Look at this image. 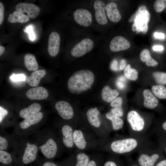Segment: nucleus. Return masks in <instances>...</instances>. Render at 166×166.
I'll return each mask as SVG.
<instances>
[{
    "label": "nucleus",
    "mask_w": 166,
    "mask_h": 166,
    "mask_svg": "<svg viewBox=\"0 0 166 166\" xmlns=\"http://www.w3.org/2000/svg\"><path fill=\"white\" fill-rule=\"evenodd\" d=\"M94 81V76L90 70L83 69L74 73L67 84L69 92L74 94L83 93L90 89Z\"/></svg>",
    "instance_id": "f257e3e1"
},
{
    "label": "nucleus",
    "mask_w": 166,
    "mask_h": 166,
    "mask_svg": "<svg viewBox=\"0 0 166 166\" xmlns=\"http://www.w3.org/2000/svg\"><path fill=\"white\" fill-rule=\"evenodd\" d=\"M136 16L132 27V30L137 33L146 34L148 30V23L150 19V14L145 6L139 7L136 11Z\"/></svg>",
    "instance_id": "f03ea898"
},
{
    "label": "nucleus",
    "mask_w": 166,
    "mask_h": 166,
    "mask_svg": "<svg viewBox=\"0 0 166 166\" xmlns=\"http://www.w3.org/2000/svg\"><path fill=\"white\" fill-rule=\"evenodd\" d=\"M138 145V141L136 139L128 138L113 141L110 144V148L113 152L122 154L132 152Z\"/></svg>",
    "instance_id": "7ed1b4c3"
},
{
    "label": "nucleus",
    "mask_w": 166,
    "mask_h": 166,
    "mask_svg": "<svg viewBox=\"0 0 166 166\" xmlns=\"http://www.w3.org/2000/svg\"><path fill=\"white\" fill-rule=\"evenodd\" d=\"M93 46V42L91 39L84 38L73 46L71 50V54L74 57H81L90 51Z\"/></svg>",
    "instance_id": "20e7f679"
},
{
    "label": "nucleus",
    "mask_w": 166,
    "mask_h": 166,
    "mask_svg": "<svg viewBox=\"0 0 166 166\" xmlns=\"http://www.w3.org/2000/svg\"><path fill=\"white\" fill-rule=\"evenodd\" d=\"M127 120L132 129L135 132H140L145 128L144 118L135 110H132L128 113Z\"/></svg>",
    "instance_id": "39448f33"
},
{
    "label": "nucleus",
    "mask_w": 166,
    "mask_h": 166,
    "mask_svg": "<svg viewBox=\"0 0 166 166\" xmlns=\"http://www.w3.org/2000/svg\"><path fill=\"white\" fill-rule=\"evenodd\" d=\"M75 21L79 25L84 27H88L92 22V16L90 12L84 8L76 9L73 13Z\"/></svg>",
    "instance_id": "423d86ee"
},
{
    "label": "nucleus",
    "mask_w": 166,
    "mask_h": 166,
    "mask_svg": "<svg viewBox=\"0 0 166 166\" xmlns=\"http://www.w3.org/2000/svg\"><path fill=\"white\" fill-rule=\"evenodd\" d=\"M16 11L23 14L26 13L28 16L32 18L36 17L40 12V9L36 5L32 3H21L15 6Z\"/></svg>",
    "instance_id": "0eeeda50"
},
{
    "label": "nucleus",
    "mask_w": 166,
    "mask_h": 166,
    "mask_svg": "<svg viewBox=\"0 0 166 166\" xmlns=\"http://www.w3.org/2000/svg\"><path fill=\"white\" fill-rule=\"evenodd\" d=\"M60 36L57 33L53 32L50 34L48 39L47 50L50 56L55 57L58 54L60 49Z\"/></svg>",
    "instance_id": "6e6552de"
},
{
    "label": "nucleus",
    "mask_w": 166,
    "mask_h": 166,
    "mask_svg": "<svg viewBox=\"0 0 166 166\" xmlns=\"http://www.w3.org/2000/svg\"><path fill=\"white\" fill-rule=\"evenodd\" d=\"M55 108L60 116L65 120H70L73 116V108L67 102L61 101L57 102L55 105Z\"/></svg>",
    "instance_id": "1a4fd4ad"
},
{
    "label": "nucleus",
    "mask_w": 166,
    "mask_h": 166,
    "mask_svg": "<svg viewBox=\"0 0 166 166\" xmlns=\"http://www.w3.org/2000/svg\"><path fill=\"white\" fill-rule=\"evenodd\" d=\"M161 148L149 156L145 154L140 155L138 159V162L141 166H154L155 163L162 155Z\"/></svg>",
    "instance_id": "9d476101"
},
{
    "label": "nucleus",
    "mask_w": 166,
    "mask_h": 166,
    "mask_svg": "<svg viewBox=\"0 0 166 166\" xmlns=\"http://www.w3.org/2000/svg\"><path fill=\"white\" fill-rule=\"evenodd\" d=\"M130 47L128 41L125 38L121 36H116L111 41L109 48L113 52H117L126 50Z\"/></svg>",
    "instance_id": "9b49d317"
},
{
    "label": "nucleus",
    "mask_w": 166,
    "mask_h": 166,
    "mask_svg": "<svg viewBox=\"0 0 166 166\" xmlns=\"http://www.w3.org/2000/svg\"><path fill=\"white\" fill-rule=\"evenodd\" d=\"M93 7L97 22L101 25L106 24L108 20L105 12V3L102 1L96 0L94 2Z\"/></svg>",
    "instance_id": "f8f14e48"
},
{
    "label": "nucleus",
    "mask_w": 166,
    "mask_h": 166,
    "mask_svg": "<svg viewBox=\"0 0 166 166\" xmlns=\"http://www.w3.org/2000/svg\"><path fill=\"white\" fill-rule=\"evenodd\" d=\"M39 148L44 156L48 159L54 157L57 150V144L52 138L48 139L45 144L40 146Z\"/></svg>",
    "instance_id": "ddd939ff"
},
{
    "label": "nucleus",
    "mask_w": 166,
    "mask_h": 166,
    "mask_svg": "<svg viewBox=\"0 0 166 166\" xmlns=\"http://www.w3.org/2000/svg\"><path fill=\"white\" fill-rule=\"evenodd\" d=\"M38 151V147L36 144L27 143L22 157V163L27 164L33 162L36 158Z\"/></svg>",
    "instance_id": "4468645a"
},
{
    "label": "nucleus",
    "mask_w": 166,
    "mask_h": 166,
    "mask_svg": "<svg viewBox=\"0 0 166 166\" xmlns=\"http://www.w3.org/2000/svg\"><path fill=\"white\" fill-rule=\"evenodd\" d=\"M27 97L31 100H42L46 99L49 95L47 90L42 87L31 88L26 93Z\"/></svg>",
    "instance_id": "2eb2a0df"
},
{
    "label": "nucleus",
    "mask_w": 166,
    "mask_h": 166,
    "mask_svg": "<svg viewBox=\"0 0 166 166\" xmlns=\"http://www.w3.org/2000/svg\"><path fill=\"white\" fill-rule=\"evenodd\" d=\"M105 10L106 15L110 21L117 23L120 21L121 17L116 3L113 2L108 3L105 6Z\"/></svg>",
    "instance_id": "dca6fc26"
},
{
    "label": "nucleus",
    "mask_w": 166,
    "mask_h": 166,
    "mask_svg": "<svg viewBox=\"0 0 166 166\" xmlns=\"http://www.w3.org/2000/svg\"><path fill=\"white\" fill-rule=\"evenodd\" d=\"M144 98V105L149 109H154L158 105V101L152 92L148 89L144 90L143 92Z\"/></svg>",
    "instance_id": "f3484780"
},
{
    "label": "nucleus",
    "mask_w": 166,
    "mask_h": 166,
    "mask_svg": "<svg viewBox=\"0 0 166 166\" xmlns=\"http://www.w3.org/2000/svg\"><path fill=\"white\" fill-rule=\"evenodd\" d=\"M63 144L66 147H72L74 144L73 132L71 127L68 125H64L62 128Z\"/></svg>",
    "instance_id": "a211bd4d"
},
{
    "label": "nucleus",
    "mask_w": 166,
    "mask_h": 166,
    "mask_svg": "<svg viewBox=\"0 0 166 166\" xmlns=\"http://www.w3.org/2000/svg\"><path fill=\"white\" fill-rule=\"evenodd\" d=\"M46 73V71L44 69L35 71L26 78V81L31 86L37 87L41 79L45 76Z\"/></svg>",
    "instance_id": "6ab92c4d"
},
{
    "label": "nucleus",
    "mask_w": 166,
    "mask_h": 166,
    "mask_svg": "<svg viewBox=\"0 0 166 166\" xmlns=\"http://www.w3.org/2000/svg\"><path fill=\"white\" fill-rule=\"evenodd\" d=\"M41 109V105L38 103H34L28 107L21 110L19 112L20 117L24 119L30 118L39 112Z\"/></svg>",
    "instance_id": "aec40b11"
},
{
    "label": "nucleus",
    "mask_w": 166,
    "mask_h": 166,
    "mask_svg": "<svg viewBox=\"0 0 166 166\" xmlns=\"http://www.w3.org/2000/svg\"><path fill=\"white\" fill-rule=\"evenodd\" d=\"M99 111L96 108L89 109L86 113V116L90 124L96 128L99 127L101 124V121L99 118Z\"/></svg>",
    "instance_id": "412c9836"
},
{
    "label": "nucleus",
    "mask_w": 166,
    "mask_h": 166,
    "mask_svg": "<svg viewBox=\"0 0 166 166\" xmlns=\"http://www.w3.org/2000/svg\"><path fill=\"white\" fill-rule=\"evenodd\" d=\"M43 116L42 112H39L32 117L24 119L20 123V127L22 129L28 128L30 126L38 123L42 119Z\"/></svg>",
    "instance_id": "4be33fe9"
},
{
    "label": "nucleus",
    "mask_w": 166,
    "mask_h": 166,
    "mask_svg": "<svg viewBox=\"0 0 166 166\" xmlns=\"http://www.w3.org/2000/svg\"><path fill=\"white\" fill-rule=\"evenodd\" d=\"M119 94V92L117 90L112 89L109 86L106 85L103 88L101 96L104 101L109 103L116 98Z\"/></svg>",
    "instance_id": "5701e85b"
},
{
    "label": "nucleus",
    "mask_w": 166,
    "mask_h": 166,
    "mask_svg": "<svg viewBox=\"0 0 166 166\" xmlns=\"http://www.w3.org/2000/svg\"><path fill=\"white\" fill-rule=\"evenodd\" d=\"M24 60L25 66L29 70L35 71L38 69V64L34 55L27 54L25 56Z\"/></svg>",
    "instance_id": "b1692460"
},
{
    "label": "nucleus",
    "mask_w": 166,
    "mask_h": 166,
    "mask_svg": "<svg viewBox=\"0 0 166 166\" xmlns=\"http://www.w3.org/2000/svg\"><path fill=\"white\" fill-rule=\"evenodd\" d=\"M74 143L79 149H83L86 147L87 142L82 132L76 130L73 132Z\"/></svg>",
    "instance_id": "393cba45"
},
{
    "label": "nucleus",
    "mask_w": 166,
    "mask_h": 166,
    "mask_svg": "<svg viewBox=\"0 0 166 166\" xmlns=\"http://www.w3.org/2000/svg\"><path fill=\"white\" fill-rule=\"evenodd\" d=\"M105 116L111 121L112 128L114 130H118L122 128L124 122L120 117L113 114L111 112L107 113Z\"/></svg>",
    "instance_id": "a878e982"
},
{
    "label": "nucleus",
    "mask_w": 166,
    "mask_h": 166,
    "mask_svg": "<svg viewBox=\"0 0 166 166\" xmlns=\"http://www.w3.org/2000/svg\"><path fill=\"white\" fill-rule=\"evenodd\" d=\"M29 20L28 16L17 11H14L13 14H10L8 18V21L11 23H24L28 22Z\"/></svg>",
    "instance_id": "bb28decb"
},
{
    "label": "nucleus",
    "mask_w": 166,
    "mask_h": 166,
    "mask_svg": "<svg viewBox=\"0 0 166 166\" xmlns=\"http://www.w3.org/2000/svg\"><path fill=\"white\" fill-rule=\"evenodd\" d=\"M141 60L146 62V65L149 66H155L158 65V63L151 56L149 50L144 49L141 52L140 55Z\"/></svg>",
    "instance_id": "cd10ccee"
},
{
    "label": "nucleus",
    "mask_w": 166,
    "mask_h": 166,
    "mask_svg": "<svg viewBox=\"0 0 166 166\" xmlns=\"http://www.w3.org/2000/svg\"><path fill=\"white\" fill-rule=\"evenodd\" d=\"M152 90L156 97L160 99H166V88L164 85H153L152 88Z\"/></svg>",
    "instance_id": "c85d7f7f"
},
{
    "label": "nucleus",
    "mask_w": 166,
    "mask_h": 166,
    "mask_svg": "<svg viewBox=\"0 0 166 166\" xmlns=\"http://www.w3.org/2000/svg\"><path fill=\"white\" fill-rule=\"evenodd\" d=\"M124 74L126 78L131 81H135L138 77L137 71L135 69L131 68L129 64L125 68Z\"/></svg>",
    "instance_id": "c756f323"
},
{
    "label": "nucleus",
    "mask_w": 166,
    "mask_h": 166,
    "mask_svg": "<svg viewBox=\"0 0 166 166\" xmlns=\"http://www.w3.org/2000/svg\"><path fill=\"white\" fill-rule=\"evenodd\" d=\"M77 162L75 166H87L89 162V157L86 154L80 153L76 156Z\"/></svg>",
    "instance_id": "7c9ffc66"
},
{
    "label": "nucleus",
    "mask_w": 166,
    "mask_h": 166,
    "mask_svg": "<svg viewBox=\"0 0 166 166\" xmlns=\"http://www.w3.org/2000/svg\"><path fill=\"white\" fill-rule=\"evenodd\" d=\"M155 81L158 83L166 85V73L162 72H155L152 74Z\"/></svg>",
    "instance_id": "2f4dec72"
},
{
    "label": "nucleus",
    "mask_w": 166,
    "mask_h": 166,
    "mask_svg": "<svg viewBox=\"0 0 166 166\" xmlns=\"http://www.w3.org/2000/svg\"><path fill=\"white\" fill-rule=\"evenodd\" d=\"M12 161L10 155L6 152L0 150V162L4 164H8Z\"/></svg>",
    "instance_id": "473e14b6"
},
{
    "label": "nucleus",
    "mask_w": 166,
    "mask_h": 166,
    "mask_svg": "<svg viewBox=\"0 0 166 166\" xmlns=\"http://www.w3.org/2000/svg\"><path fill=\"white\" fill-rule=\"evenodd\" d=\"M166 6V0H157L154 4L153 7L156 12L162 11Z\"/></svg>",
    "instance_id": "72a5a7b5"
},
{
    "label": "nucleus",
    "mask_w": 166,
    "mask_h": 166,
    "mask_svg": "<svg viewBox=\"0 0 166 166\" xmlns=\"http://www.w3.org/2000/svg\"><path fill=\"white\" fill-rule=\"evenodd\" d=\"M126 80L123 76L119 77L116 81V85L120 89H123L125 88L126 86Z\"/></svg>",
    "instance_id": "f704fd0d"
},
{
    "label": "nucleus",
    "mask_w": 166,
    "mask_h": 166,
    "mask_svg": "<svg viewBox=\"0 0 166 166\" xmlns=\"http://www.w3.org/2000/svg\"><path fill=\"white\" fill-rule=\"evenodd\" d=\"M10 79L14 82L25 81L26 79V76L23 74H13L10 77Z\"/></svg>",
    "instance_id": "c9c22d12"
},
{
    "label": "nucleus",
    "mask_w": 166,
    "mask_h": 166,
    "mask_svg": "<svg viewBox=\"0 0 166 166\" xmlns=\"http://www.w3.org/2000/svg\"><path fill=\"white\" fill-rule=\"evenodd\" d=\"M122 99L120 97L116 98L110 103L111 107L114 108L122 109Z\"/></svg>",
    "instance_id": "e433bc0d"
},
{
    "label": "nucleus",
    "mask_w": 166,
    "mask_h": 166,
    "mask_svg": "<svg viewBox=\"0 0 166 166\" xmlns=\"http://www.w3.org/2000/svg\"><path fill=\"white\" fill-rule=\"evenodd\" d=\"M159 129L161 135V138H166V121L161 123L159 127Z\"/></svg>",
    "instance_id": "4c0bfd02"
},
{
    "label": "nucleus",
    "mask_w": 166,
    "mask_h": 166,
    "mask_svg": "<svg viewBox=\"0 0 166 166\" xmlns=\"http://www.w3.org/2000/svg\"><path fill=\"white\" fill-rule=\"evenodd\" d=\"M26 32L29 34V37L30 39L32 41H34L35 39V36L31 26H30L26 27Z\"/></svg>",
    "instance_id": "58836bf2"
},
{
    "label": "nucleus",
    "mask_w": 166,
    "mask_h": 166,
    "mask_svg": "<svg viewBox=\"0 0 166 166\" xmlns=\"http://www.w3.org/2000/svg\"><path fill=\"white\" fill-rule=\"evenodd\" d=\"M111 112L113 114L119 117H122L124 114L123 109L113 108L111 109Z\"/></svg>",
    "instance_id": "ea45409f"
},
{
    "label": "nucleus",
    "mask_w": 166,
    "mask_h": 166,
    "mask_svg": "<svg viewBox=\"0 0 166 166\" xmlns=\"http://www.w3.org/2000/svg\"><path fill=\"white\" fill-rule=\"evenodd\" d=\"M8 146V142L4 138L0 136V150H3L6 148Z\"/></svg>",
    "instance_id": "a19ab883"
},
{
    "label": "nucleus",
    "mask_w": 166,
    "mask_h": 166,
    "mask_svg": "<svg viewBox=\"0 0 166 166\" xmlns=\"http://www.w3.org/2000/svg\"><path fill=\"white\" fill-rule=\"evenodd\" d=\"M8 111L7 110L0 106V123H1L4 117L8 114Z\"/></svg>",
    "instance_id": "79ce46f5"
},
{
    "label": "nucleus",
    "mask_w": 166,
    "mask_h": 166,
    "mask_svg": "<svg viewBox=\"0 0 166 166\" xmlns=\"http://www.w3.org/2000/svg\"><path fill=\"white\" fill-rule=\"evenodd\" d=\"M4 7L3 4L0 2V25L2 23L4 19Z\"/></svg>",
    "instance_id": "37998d69"
},
{
    "label": "nucleus",
    "mask_w": 166,
    "mask_h": 166,
    "mask_svg": "<svg viewBox=\"0 0 166 166\" xmlns=\"http://www.w3.org/2000/svg\"><path fill=\"white\" fill-rule=\"evenodd\" d=\"M160 148L166 154V138H161Z\"/></svg>",
    "instance_id": "c03bdc74"
},
{
    "label": "nucleus",
    "mask_w": 166,
    "mask_h": 166,
    "mask_svg": "<svg viewBox=\"0 0 166 166\" xmlns=\"http://www.w3.org/2000/svg\"><path fill=\"white\" fill-rule=\"evenodd\" d=\"M154 37L158 39H163L165 38L164 34L161 33L155 32L154 34Z\"/></svg>",
    "instance_id": "a18cd8bd"
},
{
    "label": "nucleus",
    "mask_w": 166,
    "mask_h": 166,
    "mask_svg": "<svg viewBox=\"0 0 166 166\" xmlns=\"http://www.w3.org/2000/svg\"><path fill=\"white\" fill-rule=\"evenodd\" d=\"M152 49L155 51H161L164 49V47L161 45H155L152 47Z\"/></svg>",
    "instance_id": "49530a36"
},
{
    "label": "nucleus",
    "mask_w": 166,
    "mask_h": 166,
    "mask_svg": "<svg viewBox=\"0 0 166 166\" xmlns=\"http://www.w3.org/2000/svg\"><path fill=\"white\" fill-rule=\"evenodd\" d=\"M117 63L116 61H113L111 65V69L114 71H117L118 70L117 67Z\"/></svg>",
    "instance_id": "de8ad7c7"
},
{
    "label": "nucleus",
    "mask_w": 166,
    "mask_h": 166,
    "mask_svg": "<svg viewBox=\"0 0 166 166\" xmlns=\"http://www.w3.org/2000/svg\"><path fill=\"white\" fill-rule=\"evenodd\" d=\"M126 62L124 59H122L121 60L119 69L120 70H122L124 69L126 66Z\"/></svg>",
    "instance_id": "09e8293b"
},
{
    "label": "nucleus",
    "mask_w": 166,
    "mask_h": 166,
    "mask_svg": "<svg viewBox=\"0 0 166 166\" xmlns=\"http://www.w3.org/2000/svg\"><path fill=\"white\" fill-rule=\"evenodd\" d=\"M42 166H58L55 163L50 161H46L44 162Z\"/></svg>",
    "instance_id": "8fccbe9b"
},
{
    "label": "nucleus",
    "mask_w": 166,
    "mask_h": 166,
    "mask_svg": "<svg viewBox=\"0 0 166 166\" xmlns=\"http://www.w3.org/2000/svg\"><path fill=\"white\" fill-rule=\"evenodd\" d=\"M155 166H166V159L161 160Z\"/></svg>",
    "instance_id": "3c124183"
},
{
    "label": "nucleus",
    "mask_w": 166,
    "mask_h": 166,
    "mask_svg": "<svg viewBox=\"0 0 166 166\" xmlns=\"http://www.w3.org/2000/svg\"><path fill=\"white\" fill-rule=\"evenodd\" d=\"M104 166H117L116 164L113 162L108 161L105 164Z\"/></svg>",
    "instance_id": "603ef678"
},
{
    "label": "nucleus",
    "mask_w": 166,
    "mask_h": 166,
    "mask_svg": "<svg viewBox=\"0 0 166 166\" xmlns=\"http://www.w3.org/2000/svg\"><path fill=\"white\" fill-rule=\"evenodd\" d=\"M136 13H134L133 14L131 17L129 18L128 20V22H134V21L136 18Z\"/></svg>",
    "instance_id": "864d4df0"
},
{
    "label": "nucleus",
    "mask_w": 166,
    "mask_h": 166,
    "mask_svg": "<svg viewBox=\"0 0 166 166\" xmlns=\"http://www.w3.org/2000/svg\"><path fill=\"white\" fill-rule=\"evenodd\" d=\"M87 166H97V165L94 161L91 160L89 161Z\"/></svg>",
    "instance_id": "5fc2aeb1"
},
{
    "label": "nucleus",
    "mask_w": 166,
    "mask_h": 166,
    "mask_svg": "<svg viewBox=\"0 0 166 166\" xmlns=\"http://www.w3.org/2000/svg\"><path fill=\"white\" fill-rule=\"evenodd\" d=\"M5 49V47L2 45L0 46V56L3 53Z\"/></svg>",
    "instance_id": "6e6d98bb"
},
{
    "label": "nucleus",
    "mask_w": 166,
    "mask_h": 166,
    "mask_svg": "<svg viewBox=\"0 0 166 166\" xmlns=\"http://www.w3.org/2000/svg\"><path fill=\"white\" fill-rule=\"evenodd\" d=\"M132 166H138L136 165H132Z\"/></svg>",
    "instance_id": "4d7b16f0"
}]
</instances>
